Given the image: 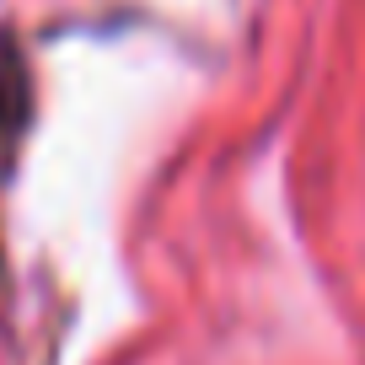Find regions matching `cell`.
<instances>
[{
  "label": "cell",
  "instance_id": "obj_1",
  "mask_svg": "<svg viewBox=\"0 0 365 365\" xmlns=\"http://www.w3.org/2000/svg\"><path fill=\"white\" fill-rule=\"evenodd\" d=\"M16 113H22V76L11 54H0V129H11Z\"/></svg>",
  "mask_w": 365,
  "mask_h": 365
}]
</instances>
